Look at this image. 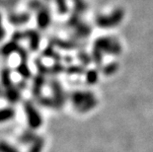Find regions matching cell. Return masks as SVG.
<instances>
[{
  "instance_id": "6da1fadb",
  "label": "cell",
  "mask_w": 153,
  "mask_h": 152,
  "mask_svg": "<svg viewBox=\"0 0 153 152\" xmlns=\"http://www.w3.org/2000/svg\"><path fill=\"white\" fill-rule=\"evenodd\" d=\"M24 111L29 127L32 129H37L40 128L43 124V119L39 111L30 101H26L24 103Z\"/></svg>"
},
{
  "instance_id": "7a4b0ae2",
  "label": "cell",
  "mask_w": 153,
  "mask_h": 152,
  "mask_svg": "<svg viewBox=\"0 0 153 152\" xmlns=\"http://www.w3.org/2000/svg\"><path fill=\"white\" fill-rule=\"evenodd\" d=\"M125 15L123 9H116L110 16H102L97 19V25L102 28H111L115 27L120 21L123 20V17Z\"/></svg>"
},
{
  "instance_id": "3957f363",
  "label": "cell",
  "mask_w": 153,
  "mask_h": 152,
  "mask_svg": "<svg viewBox=\"0 0 153 152\" xmlns=\"http://www.w3.org/2000/svg\"><path fill=\"white\" fill-rule=\"evenodd\" d=\"M23 35H24V39L28 38L30 40V44H29V47L33 51L38 50L39 47H40V35H39L38 32H36L34 30H28L26 32H23Z\"/></svg>"
},
{
  "instance_id": "277c9868",
  "label": "cell",
  "mask_w": 153,
  "mask_h": 152,
  "mask_svg": "<svg viewBox=\"0 0 153 152\" xmlns=\"http://www.w3.org/2000/svg\"><path fill=\"white\" fill-rule=\"evenodd\" d=\"M37 23L40 29H47L51 23V16L48 9L41 8L37 15Z\"/></svg>"
},
{
  "instance_id": "5b68a950",
  "label": "cell",
  "mask_w": 153,
  "mask_h": 152,
  "mask_svg": "<svg viewBox=\"0 0 153 152\" xmlns=\"http://www.w3.org/2000/svg\"><path fill=\"white\" fill-rule=\"evenodd\" d=\"M5 98L8 100L9 102L14 104V103H17L21 98V94H20V90H19L18 87H16L15 85H13L9 88L5 89Z\"/></svg>"
},
{
  "instance_id": "8992f818",
  "label": "cell",
  "mask_w": 153,
  "mask_h": 152,
  "mask_svg": "<svg viewBox=\"0 0 153 152\" xmlns=\"http://www.w3.org/2000/svg\"><path fill=\"white\" fill-rule=\"evenodd\" d=\"M20 48H21V47L19 46V44L17 43V42L12 40V41L9 42V43L5 44L4 46L2 47L1 53H2V54L4 56H10V54L13 53H18V51H19Z\"/></svg>"
},
{
  "instance_id": "52a82bcc",
  "label": "cell",
  "mask_w": 153,
  "mask_h": 152,
  "mask_svg": "<svg viewBox=\"0 0 153 152\" xmlns=\"http://www.w3.org/2000/svg\"><path fill=\"white\" fill-rule=\"evenodd\" d=\"M15 116H16L15 109L11 108V107H6V108L0 109V124L9 122Z\"/></svg>"
},
{
  "instance_id": "ba28073f",
  "label": "cell",
  "mask_w": 153,
  "mask_h": 152,
  "mask_svg": "<svg viewBox=\"0 0 153 152\" xmlns=\"http://www.w3.org/2000/svg\"><path fill=\"white\" fill-rule=\"evenodd\" d=\"M8 20L11 24L14 25L25 24L30 20V15L27 14V13H23V14H11L9 15Z\"/></svg>"
},
{
  "instance_id": "9c48e42d",
  "label": "cell",
  "mask_w": 153,
  "mask_h": 152,
  "mask_svg": "<svg viewBox=\"0 0 153 152\" xmlns=\"http://www.w3.org/2000/svg\"><path fill=\"white\" fill-rule=\"evenodd\" d=\"M1 83H2V86L4 87L5 89L9 88V87L13 86V83H12V78H11V70L9 68H3L1 71Z\"/></svg>"
},
{
  "instance_id": "30bf717a",
  "label": "cell",
  "mask_w": 153,
  "mask_h": 152,
  "mask_svg": "<svg viewBox=\"0 0 153 152\" xmlns=\"http://www.w3.org/2000/svg\"><path fill=\"white\" fill-rule=\"evenodd\" d=\"M38 136L30 129L28 130H25L23 133L21 134V136L19 137V141L22 142L24 144H29V143H33V142L36 140V138Z\"/></svg>"
},
{
  "instance_id": "8fae6325",
  "label": "cell",
  "mask_w": 153,
  "mask_h": 152,
  "mask_svg": "<svg viewBox=\"0 0 153 152\" xmlns=\"http://www.w3.org/2000/svg\"><path fill=\"white\" fill-rule=\"evenodd\" d=\"M16 70H17V72L20 74V75L24 79H29L32 76L31 70L28 67L27 63H26V61H21V63L17 66Z\"/></svg>"
},
{
  "instance_id": "7c38bea8",
  "label": "cell",
  "mask_w": 153,
  "mask_h": 152,
  "mask_svg": "<svg viewBox=\"0 0 153 152\" xmlns=\"http://www.w3.org/2000/svg\"><path fill=\"white\" fill-rule=\"evenodd\" d=\"M45 80L42 75H37L35 77L34 80V84H33V93L35 96H39L42 91V88H43Z\"/></svg>"
},
{
  "instance_id": "4fadbf2b",
  "label": "cell",
  "mask_w": 153,
  "mask_h": 152,
  "mask_svg": "<svg viewBox=\"0 0 153 152\" xmlns=\"http://www.w3.org/2000/svg\"><path fill=\"white\" fill-rule=\"evenodd\" d=\"M43 147H44V139L42 137L38 136L36 138V140L32 143L28 152H42Z\"/></svg>"
},
{
  "instance_id": "5bb4252c",
  "label": "cell",
  "mask_w": 153,
  "mask_h": 152,
  "mask_svg": "<svg viewBox=\"0 0 153 152\" xmlns=\"http://www.w3.org/2000/svg\"><path fill=\"white\" fill-rule=\"evenodd\" d=\"M0 152H20L15 146L4 140H0Z\"/></svg>"
},
{
  "instance_id": "9a60e30c",
  "label": "cell",
  "mask_w": 153,
  "mask_h": 152,
  "mask_svg": "<svg viewBox=\"0 0 153 152\" xmlns=\"http://www.w3.org/2000/svg\"><path fill=\"white\" fill-rule=\"evenodd\" d=\"M74 7H75V12L79 14L86 9V4L83 0H74Z\"/></svg>"
},
{
  "instance_id": "2e32d148",
  "label": "cell",
  "mask_w": 153,
  "mask_h": 152,
  "mask_svg": "<svg viewBox=\"0 0 153 152\" xmlns=\"http://www.w3.org/2000/svg\"><path fill=\"white\" fill-rule=\"evenodd\" d=\"M80 24V20H79V14L78 13H74V14L71 16L70 20L68 21V25H70L71 27H77L78 25Z\"/></svg>"
},
{
  "instance_id": "e0dca14e",
  "label": "cell",
  "mask_w": 153,
  "mask_h": 152,
  "mask_svg": "<svg viewBox=\"0 0 153 152\" xmlns=\"http://www.w3.org/2000/svg\"><path fill=\"white\" fill-rule=\"evenodd\" d=\"M56 4L58 8V12L60 14H64L67 12V5L65 3V0H56Z\"/></svg>"
},
{
  "instance_id": "ac0fdd59",
  "label": "cell",
  "mask_w": 153,
  "mask_h": 152,
  "mask_svg": "<svg viewBox=\"0 0 153 152\" xmlns=\"http://www.w3.org/2000/svg\"><path fill=\"white\" fill-rule=\"evenodd\" d=\"M76 32H78L81 36H85V35H88L90 32V29L89 27H87L86 25H83V24H79L76 27Z\"/></svg>"
},
{
  "instance_id": "d6986e66",
  "label": "cell",
  "mask_w": 153,
  "mask_h": 152,
  "mask_svg": "<svg viewBox=\"0 0 153 152\" xmlns=\"http://www.w3.org/2000/svg\"><path fill=\"white\" fill-rule=\"evenodd\" d=\"M29 7H31L32 9H35V10H40L41 8H43L42 6V3L38 0H32V1L29 3Z\"/></svg>"
},
{
  "instance_id": "ffe728a7",
  "label": "cell",
  "mask_w": 153,
  "mask_h": 152,
  "mask_svg": "<svg viewBox=\"0 0 153 152\" xmlns=\"http://www.w3.org/2000/svg\"><path fill=\"white\" fill-rule=\"evenodd\" d=\"M5 37V31L2 27V23H1V15H0V41L2 40L3 38Z\"/></svg>"
}]
</instances>
